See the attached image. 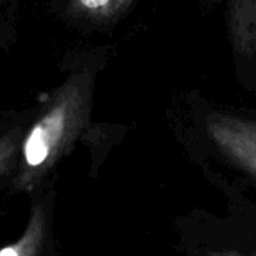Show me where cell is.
Listing matches in <instances>:
<instances>
[{
	"label": "cell",
	"instance_id": "6da1fadb",
	"mask_svg": "<svg viewBox=\"0 0 256 256\" xmlns=\"http://www.w3.org/2000/svg\"><path fill=\"white\" fill-rule=\"evenodd\" d=\"M84 63L72 70L51 96L44 114L34 123L24 142V160L30 170H38L58 154L84 128L98 68Z\"/></svg>",
	"mask_w": 256,
	"mask_h": 256
},
{
	"label": "cell",
	"instance_id": "7a4b0ae2",
	"mask_svg": "<svg viewBox=\"0 0 256 256\" xmlns=\"http://www.w3.org/2000/svg\"><path fill=\"white\" fill-rule=\"evenodd\" d=\"M206 130L214 146L256 178V122L225 111L206 116Z\"/></svg>",
	"mask_w": 256,
	"mask_h": 256
},
{
	"label": "cell",
	"instance_id": "3957f363",
	"mask_svg": "<svg viewBox=\"0 0 256 256\" xmlns=\"http://www.w3.org/2000/svg\"><path fill=\"white\" fill-rule=\"evenodd\" d=\"M226 36L236 68L256 74V0H225Z\"/></svg>",
	"mask_w": 256,
	"mask_h": 256
},
{
	"label": "cell",
	"instance_id": "277c9868",
	"mask_svg": "<svg viewBox=\"0 0 256 256\" xmlns=\"http://www.w3.org/2000/svg\"><path fill=\"white\" fill-rule=\"evenodd\" d=\"M138 0H66V10L74 22L90 28L111 27L123 20Z\"/></svg>",
	"mask_w": 256,
	"mask_h": 256
},
{
	"label": "cell",
	"instance_id": "5b68a950",
	"mask_svg": "<svg viewBox=\"0 0 256 256\" xmlns=\"http://www.w3.org/2000/svg\"><path fill=\"white\" fill-rule=\"evenodd\" d=\"M21 244H22V243H18L16 246L6 248V249L0 250V256H24V252H22Z\"/></svg>",
	"mask_w": 256,
	"mask_h": 256
},
{
	"label": "cell",
	"instance_id": "8992f818",
	"mask_svg": "<svg viewBox=\"0 0 256 256\" xmlns=\"http://www.w3.org/2000/svg\"><path fill=\"white\" fill-rule=\"evenodd\" d=\"M9 153H12V142L9 144L8 141H4L3 144H0V170H2V166L4 165L6 158H8Z\"/></svg>",
	"mask_w": 256,
	"mask_h": 256
},
{
	"label": "cell",
	"instance_id": "52a82bcc",
	"mask_svg": "<svg viewBox=\"0 0 256 256\" xmlns=\"http://www.w3.org/2000/svg\"><path fill=\"white\" fill-rule=\"evenodd\" d=\"M207 256H242L236 250H220V252H212Z\"/></svg>",
	"mask_w": 256,
	"mask_h": 256
},
{
	"label": "cell",
	"instance_id": "ba28073f",
	"mask_svg": "<svg viewBox=\"0 0 256 256\" xmlns=\"http://www.w3.org/2000/svg\"><path fill=\"white\" fill-rule=\"evenodd\" d=\"M201 3H204V4H216V3H219V2H225V0H200Z\"/></svg>",
	"mask_w": 256,
	"mask_h": 256
},
{
	"label": "cell",
	"instance_id": "9c48e42d",
	"mask_svg": "<svg viewBox=\"0 0 256 256\" xmlns=\"http://www.w3.org/2000/svg\"><path fill=\"white\" fill-rule=\"evenodd\" d=\"M250 256H256V252H255V254H252V255H250Z\"/></svg>",
	"mask_w": 256,
	"mask_h": 256
},
{
	"label": "cell",
	"instance_id": "30bf717a",
	"mask_svg": "<svg viewBox=\"0 0 256 256\" xmlns=\"http://www.w3.org/2000/svg\"><path fill=\"white\" fill-rule=\"evenodd\" d=\"M0 3H2V0H0Z\"/></svg>",
	"mask_w": 256,
	"mask_h": 256
}]
</instances>
